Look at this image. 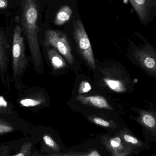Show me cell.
Masks as SVG:
<instances>
[{"label": "cell", "instance_id": "5", "mask_svg": "<svg viewBox=\"0 0 156 156\" xmlns=\"http://www.w3.org/2000/svg\"><path fill=\"white\" fill-rule=\"evenodd\" d=\"M73 38L79 53L90 67L95 69V60L91 45L84 26L80 20L73 22Z\"/></svg>", "mask_w": 156, "mask_h": 156}, {"label": "cell", "instance_id": "12", "mask_svg": "<svg viewBox=\"0 0 156 156\" xmlns=\"http://www.w3.org/2000/svg\"><path fill=\"white\" fill-rule=\"evenodd\" d=\"M73 11L68 5L62 6L56 14L55 24L56 25L61 26L67 23L72 16Z\"/></svg>", "mask_w": 156, "mask_h": 156}, {"label": "cell", "instance_id": "15", "mask_svg": "<svg viewBox=\"0 0 156 156\" xmlns=\"http://www.w3.org/2000/svg\"><path fill=\"white\" fill-rule=\"evenodd\" d=\"M33 144L30 142H27L23 144L21 146L20 150L15 156H28L31 155V150Z\"/></svg>", "mask_w": 156, "mask_h": 156}, {"label": "cell", "instance_id": "22", "mask_svg": "<svg viewBox=\"0 0 156 156\" xmlns=\"http://www.w3.org/2000/svg\"><path fill=\"white\" fill-rule=\"evenodd\" d=\"M151 156H156V152L155 153H154V154H152Z\"/></svg>", "mask_w": 156, "mask_h": 156}, {"label": "cell", "instance_id": "6", "mask_svg": "<svg viewBox=\"0 0 156 156\" xmlns=\"http://www.w3.org/2000/svg\"><path fill=\"white\" fill-rule=\"evenodd\" d=\"M44 46H51L62 54L70 64L74 62L69 40L65 33L49 29L46 31L43 41Z\"/></svg>", "mask_w": 156, "mask_h": 156}, {"label": "cell", "instance_id": "9", "mask_svg": "<svg viewBox=\"0 0 156 156\" xmlns=\"http://www.w3.org/2000/svg\"><path fill=\"white\" fill-rule=\"evenodd\" d=\"M121 137L126 143L133 148L136 155L151 148V143L142 140L127 129L121 133Z\"/></svg>", "mask_w": 156, "mask_h": 156}, {"label": "cell", "instance_id": "19", "mask_svg": "<svg viewBox=\"0 0 156 156\" xmlns=\"http://www.w3.org/2000/svg\"><path fill=\"white\" fill-rule=\"evenodd\" d=\"M13 126L5 122H0V134L10 132L13 130Z\"/></svg>", "mask_w": 156, "mask_h": 156}, {"label": "cell", "instance_id": "1", "mask_svg": "<svg viewBox=\"0 0 156 156\" xmlns=\"http://www.w3.org/2000/svg\"><path fill=\"white\" fill-rule=\"evenodd\" d=\"M29 47L32 61L38 69L42 65L39 44V0H21L16 13Z\"/></svg>", "mask_w": 156, "mask_h": 156}, {"label": "cell", "instance_id": "17", "mask_svg": "<svg viewBox=\"0 0 156 156\" xmlns=\"http://www.w3.org/2000/svg\"><path fill=\"white\" fill-rule=\"evenodd\" d=\"M11 112L8 102L3 97L0 96V114L10 113Z\"/></svg>", "mask_w": 156, "mask_h": 156}, {"label": "cell", "instance_id": "16", "mask_svg": "<svg viewBox=\"0 0 156 156\" xmlns=\"http://www.w3.org/2000/svg\"><path fill=\"white\" fill-rule=\"evenodd\" d=\"M43 140H44L45 144L48 147L55 151H59V148L58 145L48 135H45L43 137Z\"/></svg>", "mask_w": 156, "mask_h": 156}, {"label": "cell", "instance_id": "24", "mask_svg": "<svg viewBox=\"0 0 156 156\" xmlns=\"http://www.w3.org/2000/svg\"></svg>", "mask_w": 156, "mask_h": 156}, {"label": "cell", "instance_id": "7", "mask_svg": "<svg viewBox=\"0 0 156 156\" xmlns=\"http://www.w3.org/2000/svg\"><path fill=\"white\" fill-rule=\"evenodd\" d=\"M11 37L8 28L0 26V77L3 83L5 82L11 57Z\"/></svg>", "mask_w": 156, "mask_h": 156}, {"label": "cell", "instance_id": "3", "mask_svg": "<svg viewBox=\"0 0 156 156\" xmlns=\"http://www.w3.org/2000/svg\"><path fill=\"white\" fill-rule=\"evenodd\" d=\"M139 44H133L129 51V56L134 65L147 76L156 81V50L139 33Z\"/></svg>", "mask_w": 156, "mask_h": 156}, {"label": "cell", "instance_id": "21", "mask_svg": "<svg viewBox=\"0 0 156 156\" xmlns=\"http://www.w3.org/2000/svg\"><path fill=\"white\" fill-rule=\"evenodd\" d=\"M100 154L97 151H93L92 152L88 154V156H100Z\"/></svg>", "mask_w": 156, "mask_h": 156}, {"label": "cell", "instance_id": "2", "mask_svg": "<svg viewBox=\"0 0 156 156\" xmlns=\"http://www.w3.org/2000/svg\"><path fill=\"white\" fill-rule=\"evenodd\" d=\"M6 27L11 37V57L13 76L20 78L27 67L28 59L26 52L25 38L16 15L7 18Z\"/></svg>", "mask_w": 156, "mask_h": 156}, {"label": "cell", "instance_id": "14", "mask_svg": "<svg viewBox=\"0 0 156 156\" xmlns=\"http://www.w3.org/2000/svg\"><path fill=\"white\" fill-rule=\"evenodd\" d=\"M42 103L43 100L41 99L34 98H25L19 101V104L21 106L26 108L36 107L42 104Z\"/></svg>", "mask_w": 156, "mask_h": 156}, {"label": "cell", "instance_id": "20", "mask_svg": "<svg viewBox=\"0 0 156 156\" xmlns=\"http://www.w3.org/2000/svg\"><path fill=\"white\" fill-rule=\"evenodd\" d=\"M93 121L96 124L103 126V127H108L110 126V123L109 122H107L101 118L96 117V118H94L93 119Z\"/></svg>", "mask_w": 156, "mask_h": 156}, {"label": "cell", "instance_id": "11", "mask_svg": "<svg viewBox=\"0 0 156 156\" xmlns=\"http://www.w3.org/2000/svg\"><path fill=\"white\" fill-rule=\"evenodd\" d=\"M21 0H0V15L7 18L16 14Z\"/></svg>", "mask_w": 156, "mask_h": 156}, {"label": "cell", "instance_id": "4", "mask_svg": "<svg viewBox=\"0 0 156 156\" xmlns=\"http://www.w3.org/2000/svg\"><path fill=\"white\" fill-rule=\"evenodd\" d=\"M132 110L137 114L132 116V120L141 126L145 140L150 143L156 142V109L132 107Z\"/></svg>", "mask_w": 156, "mask_h": 156}, {"label": "cell", "instance_id": "13", "mask_svg": "<svg viewBox=\"0 0 156 156\" xmlns=\"http://www.w3.org/2000/svg\"><path fill=\"white\" fill-rule=\"evenodd\" d=\"M48 55L53 68L55 70L64 68L66 66L64 59L55 49H48Z\"/></svg>", "mask_w": 156, "mask_h": 156}, {"label": "cell", "instance_id": "8", "mask_svg": "<svg viewBox=\"0 0 156 156\" xmlns=\"http://www.w3.org/2000/svg\"><path fill=\"white\" fill-rule=\"evenodd\" d=\"M143 24L150 23L156 16V0H129Z\"/></svg>", "mask_w": 156, "mask_h": 156}, {"label": "cell", "instance_id": "18", "mask_svg": "<svg viewBox=\"0 0 156 156\" xmlns=\"http://www.w3.org/2000/svg\"><path fill=\"white\" fill-rule=\"evenodd\" d=\"M91 90V86L88 82L83 81L81 82L78 90L79 94L87 93Z\"/></svg>", "mask_w": 156, "mask_h": 156}, {"label": "cell", "instance_id": "10", "mask_svg": "<svg viewBox=\"0 0 156 156\" xmlns=\"http://www.w3.org/2000/svg\"><path fill=\"white\" fill-rule=\"evenodd\" d=\"M76 99L81 104L89 105L96 109L113 110L106 99L101 96L95 95L87 97L79 95Z\"/></svg>", "mask_w": 156, "mask_h": 156}, {"label": "cell", "instance_id": "23", "mask_svg": "<svg viewBox=\"0 0 156 156\" xmlns=\"http://www.w3.org/2000/svg\"><path fill=\"white\" fill-rule=\"evenodd\" d=\"M4 122V121H2V120H1V119H0V122Z\"/></svg>", "mask_w": 156, "mask_h": 156}]
</instances>
